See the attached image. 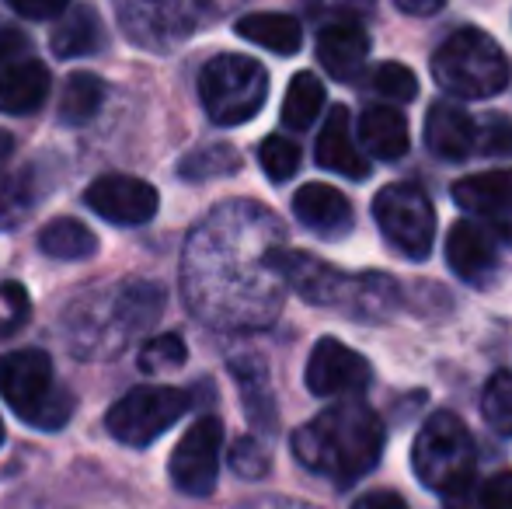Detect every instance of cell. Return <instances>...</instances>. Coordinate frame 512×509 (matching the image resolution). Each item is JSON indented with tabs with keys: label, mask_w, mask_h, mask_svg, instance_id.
<instances>
[{
	"label": "cell",
	"mask_w": 512,
	"mask_h": 509,
	"mask_svg": "<svg viewBox=\"0 0 512 509\" xmlns=\"http://www.w3.org/2000/svg\"><path fill=\"white\" fill-rule=\"evenodd\" d=\"M279 224L248 203L223 206L185 248V300L209 325L255 328L276 318L283 276L272 269Z\"/></svg>",
	"instance_id": "6da1fadb"
},
{
	"label": "cell",
	"mask_w": 512,
	"mask_h": 509,
	"mask_svg": "<svg viewBox=\"0 0 512 509\" xmlns=\"http://www.w3.org/2000/svg\"><path fill=\"white\" fill-rule=\"evenodd\" d=\"M293 454L307 471H317L335 485H352L380 464L384 422L363 401H338L293 433Z\"/></svg>",
	"instance_id": "7a4b0ae2"
},
{
	"label": "cell",
	"mask_w": 512,
	"mask_h": 509,
	"mask_svg": "<svg viewBox=\"0 0 512 509\" xmlns=\"http://www.w3.org/2000/svg\"><path fill=\"white\" fill-rule=\"evenodd\" d=\"M161 307L164 290L147 279H129L115 290H91L70 304L63 318L67 342L81 356H115L129 335L154 325Z\"/></svg>",
	"instance_id": "3957f363"
},
{
	"label": "cell",
	"mask_w": 512,
	"mask_h": 509,
	"mask_svg": "<svg viewBox=\"0 0 512 509\" xmlns=\"http://www.w3.org/2000/svg\"><path fill=\"white\" fill-rule=\"evenodd\" d=\"M0 398L35 429H63L74 415V394L56 377L42 349H14L0 356Z\"/></svg>",
	"instance_id": "277c9868"
},
{
	"label": "cell",
	"mask_w": 512,
	"mask_h": 509,
	"mask_svg": "<svg viewBox=\"0 0 512 509\" xmlns=\"http://www.w3.org/2000/svg\"><path fill=\"white\" fill-rule=\"evenodd\" d=\"M432 77L450 95L478 102L499 95L509 84V60L488 32L460 28L432 53Z\"/></svg>",
	"instance_id": "5b68a950"
},
{
	"label": "cell",
	"mask_w": 512,
	"mask_h": 509,
	"mask_svg": "<svg viewBox=\"0 0 512 509\" xmlns=\"http://www.w3.org/2000/svg\"><path fill=\"white\" fill-rule=\"evenodd\" d=\"M411 468L425 489L439 496H460L471 489L474 468H478V450L474 436L453 412H436L415 436L411 450Z\"/></svg>",
	"instance_id": "8992f818"
},
{
	"label": "cell",
	"mask_w": 512,
	"mask_h": 509,
	"mask_svg": "<svg viewBox=\"0 0 512 509\" xmlns=\"http://www.w3.org/2000/svg\"><path fill=\"white\" fill-rule=\"evenodd\" d=\"M269 95V74L258 60L223 53L199 74V98L216 126H241L255 119Z\"/></svg>",
	"instance_id": "52a82bcc"
},
{
	"label": "cell",
	"mask_w": 512,
	"mask_h": 509,
	"mask_svg": "<svg viewBox=\"0 0 512 509\" xmlns=\"http://www.w3.org/2000/svg\"><path fill=\"white\" fill-rule=\"evenodd\" d=\"M189 412V394L178 387H133L105 415V429L126 447H150Z\"/></svg>",
	"instance_id": "ba28073f"
},
{
	"label": "cell",
	"mask_w": 512,
	"mask_h": 509,
	"mask_svg": "<svg viewBox=\"0 0 512 509\" xmlns=\"http://www.w3.org/2000/svg\"><path fill=\"white\" fill-rule=\"evenodd\" d=\"M373 217H377L380 234L387 245H394L408 258H425L432 252V238H436V210H432L429 196L418 185L398 182L387 185L373 199Z\"/></svg>",
	"instance_id": "9c48e42d"
},
{
	"label": "cell",
	"mask_w": 512,
	"mask_h": 509,
	"mask_svg": "<svg viewBox=\"0 0 512 509\" xmlns=\"http://www.w3.org/2000/svg\"><path fill=\"white\" fill-rule=\"evenodd\" d=\"M272 269L283 276V283L290 290H297L307 304L321 307H356L363 311V293H366V276L352 279L345 272H338L335 265L321 262V258L307 252H286L276 248L272 252Z\"/></svg>",
	"instance_id": "30bf717a"
},
{
	"label": "cell",
	"mask_w": 512,
	"mask_h": 509,
	"mask_svg": "<svg viewBox=\"0 0 512 509\" xmlns=\"http://www.w3.org/2000/svg\"><path fill=\"white\" fill-rule=\"evenodd\" d=\"M115 18L143 49H171L199 25L196 0H115Z\"/></svg>",
	"instance_id": "8fae6325"
},
{
	"label": "cell",
	"mask_w": 512,
	"mask_h": 509,
	"mask_svg": "<svg viewBox=\"0 0 512 509\" xmlns=\"http://www.w3.org/2000/svg\"><path fill=\"white\" fill-rule=\"evenodd\" d=\"M220 450L223 422L216 415H203L199 422H192L168 461L175 489L185 496H209L216 489V475H220Z\"/></svg>",
	"instance_id": "7c38bea8"
},
{
	"label": "cell",
	"mask_w": 512,
	"mask_h": 509,
	"mask_svg": "<svg viewBox=\"0 0 512 509\" xmlns=\"http://www.w3.org/2000/svg\"><path fill=\"white\" fill-rule=\"evenodd\" d=\"M307 387L317 398H338V394H359L373 381V370L366 356L342 346L338 339H321L307 360Z\"/></svg>",
	"instance_id": "4fadbf2b"
},
{
	"label": "cell",
	"mask_w": 512,
	"mask_h": 509,
	"mask_svg": "<svg viewBox=\"0 0 512 509\" xmlns=\"http://www.w3.org/2000/svg\"><path fill=\"white\" fill-rule=\"evenodd\" d=\"M84 203L108 224L119 227H140L150 224L157 213V192L143 178L133 175H102L88 185Z\"/></svg>",
	"instance_id": "5bb4252c"
},
{
	"label": "cell",
	"mask_w": 512,
	"mask_h": 509,
	"mask_svg": "<svg viewBox=\"0 0 512 509\" xmlns=\"http://www.w3.org/2000/svg\"><path fill=\"white\" fill-rule=\"evenodd\" d=\"M446 262L464 283L485 286L499 269V245L495 238L474 220H457L446 238Z\"/></svg>",
	"instance_id": "9a60e30c"
},
{
	"label": "cell",
	"mask_w": 512,
	"mask_h": 509,
	"mask_svg": "<svg viewBox=\"0 0 512 509\" xmlns=\"http://www.w3.org/2000/svg\"><path fill=\"white\" fill-rule=\"evenodd\" d=\"M293 217L307 227L310 234L324 241H338L352 231V203L335 189V185L310 182L300 185L293 196Z\"/></svg>",
	"instance_id": "2e32d148"
},
{
	"label": "cell",
	"mask_w": 512,
	"mask_h": 509,
	"mask_svg": "<svg viewBox=\"0 0 512 509\" xmlns=\"http://www.w3.org/2000/svg\"><path fill=\"white\" fill-rule=\"evenodd\" d=\"M317 60L338 81H359L370 60V35L356 21H335L317 35Z\"/></svg>",
	"instance_id": "e0dca14e"
},
{
	"label": "cell",
	"mask_w": 512,
	"mask_h": 509,
	"mask_svg": "<svg viewBox=\"0 0 512 509\" xmlns=\"http://www.w3.org/2000/svg\"><path fill=\"white\" fill-rule=\"evenodd\" d=\"M425 147L439 161H464L478 150V123L460 105L436 102L425 116Z\"/></svg>",
	"instance_id": "ac0fdd59"
},
{
	"label": "cell",
	"mask_w": 512,
	"mask_h": 509,
	"mask_svg": "<svg viewBox=\"0 0 512 509\" xmlns=\"http://www.w3.org/2000/svg\"><path fill=\"white\" fill-rule=\"evenodd\" d=\"M314 157L324 171L356 178V182L359 178H366L370 161H366L363 150H359L356 140H352V119H349V109H345V105H335V109L328 112L321 133H317Z\"/></svg>",
	"instance_id": "d6986e66"
},
{
	"label": "cell",
	"mask_w": 512,
	"mask_h": 509,
	"mask_svg": "<svg viewBox=\"0 0 512 509\" xmlns=\"http://www.w3.org/2000/svg\"><path fill=\"white\" fill-rule=\"evenodd\" d=\"M49 70L39 60H14L0 67V112L4 116H28L42 109L49 98Z\"/></svg>",
	"instance_id": "ffe728a7"
},
{
	"label": "cell",
	"mask_w": 512,
	"mask_h": 509,
	"mask_svg": "<svg viewBox=\"0 0 512 509\" xmlns=\"http://www.w3.org/2000/svg\"><path fill=\"white\" fill-rule=\"evenodd\" d=\"M453 199H457L460 210L474 213V217H506V213H512V168L460 178L453 185Z\"/></svg>",
	"instance_id": "44dd1931"
},
{
	"label": "cell",
	"mask_w": 512,
	"mask_h": 509,
	"mask_svg": "<svg viewBox=\"0 0 512 509\" xmlns=\"http://www.w3.org/2000/svg\"><path fill=\"white\" fill-rule=\"evenodd\" d=\"M359 140H363V147L377 161H398V157L408 154L405 116L398 109H387V105L366 109L363 119H359Z\"/></svg>",
	"instance_id": "7402d4cb"
},
{
	"label": "cell",
	"mask_w": 512,
	"mask_h": 509,
	"mask_svg": "<svg viewBox=\"0 0 512 509\" xmlns=\"http://www.w3.org/2000/svg\"><path fill=\"white\" fill-rule=\"evenodd\" d=\"M237 35L279 56H293L304 46V28H300V21L290 18V14H276V11L244 14V18L237 21Z\"/></svg>",
	"instance_id": "603a6c76"
},
{
	"label": "cell",
	"mask_w": 512,
	"mask_h": 509,
	"mask_svg": "<svg viewBox=\"0 0 512 509\" xmlns=\"http://www.w3.org/2000/svg\"><path fill=\"white\" fill-rule=\"evenodd\" d=\"M102 46V18L91 4H70L53 28V53L63 60L88 56Z\"/></svg>",
	"instance_id": "cb8c5ba5"
},
{
	"label": "cell",
	"mask_w": 512,
	"mask_h": 509,
	"mask_svg": "<svg viewBox=\"0 0 512 509\" xmlns=\"http://www.w3.org/2000/svg\"><path fill=\"white\" fill-rule=\"evenodd\" d=\"M39 203H42V178L35 168L0 175V231H11L21 220H28Z\"/></svg>",
	"instance_id": "d4e9b609"
},
{
	"label": "cell",
	"mask_w": 512,
	"mask_h": 509,
	"mask_svg": "<svg viewBox=\"0 0 512 509\" xmlns=\"http://www.w3.org/2000/svg\"><path fill=\"white\" fill-rule=\"evenodd\" d=\"M105 102V81L98 74H88V70H77V74L67 77L60 91V105H56V116H60L63 126H84L98 116Z\"/></svg>",
	"instance_id": "484cf974"
},
{
	"label": "cell",
	"mask_w": 512,
	"mask_h": 509,
	"mask_svg": "<svg viewBox=\"0 0 512 509\" xmlns=\"http://www.w3.org/2000/svg\"><path fill=\"white\" fill-rule=\"evenodd\" d=\"M39 248L60 262H81L98 252V238L74 217H56L39 231Z\"/></svg>",
	"instance_id": "4316f807"
},
{
	"label": "cell",
	"mask_w": 512,
	"mask_h": 509,
	"mask_svg": "<svg viewBox=\"0 0 512 509\" xmlns=\"http://www.w3.org/2000/svg\"><path fill=\"white\" fill-rule=\"evenodd\" d=\"M324 109V84L310 70H300L283 98V123L290 129H310Z\"/></svg>",
	"instance_id": "83f0119b"
},
{
	"label": "cell",
	"mask_w": 512,
	"mask_h": 509,
	"mask_svg": "<svg viewBox=\"0 0 512 509\" xmlns=\"http://www.w3.org/2000/svg\"><path fill=\"white\" fill-rule=\"evenodd\" d=\"M237 168H241L237 150H230L227 143H209V147H199V150H192L189 157H182L178 175H182L185 182H209V178L234 175Z\"/></svg>",
	"instance_id": "f1b7e54d"
},
{
	"label": "cell",
	"mask_w": 512,
	"mask_h": 509,
	"mask_svg": "<svg viewBox=\"0 0 512 509\" xmlns=\"http://www.w3.org/2000/svg\"><path fill=\"white\" fill-rule=\"evenodd\" d=\"M258 164H262V171L269 175V182H286V178H293L300 168V147L293 140H286V136L272 133V136H265L262 147H258Z\"/></svg>",
	"instance_id": "f546056e"
},
{
	"label": "cell",
	"mask_w": 512,
	"mask_h": 509,
	"mask_svg": "<svg viewBox=\"0 0 512 509\" xmlns=\"http://www.w3.org/2000/svg\"><path fill=\"white\" fill-rule=\"evenodd\" d=\"M234 374H237V381H241L244 405H248L251 419H255L258 426L272 429V426H276V412H272V398H269V387H265L262 367H255V363H251V367L244 370V363H237Z\"/></svg>",
	"instance_id": "4dcf8cb0"
},
{
	"label": "cell",
	"mask_w": 512,
	"mask_h": 509,
	"mask_svg": "<svg viewBox=\"0 0 512 509\" xmlns=\"http://www.w3.org/2000/svg\"><path fill=\"white\" fill-rule=\"evenodd\" d=\"M481 415L495 433H512V374H495L481 391Z\"/></svg>",
	"instance_id": "1f68e13d"
},
{
	"label": "cell",
	"mask_w": 512,
	"mask_h": 509,
	"mask_svg": "<svg viewBox=\"0 0 512 509\" xmlns=\"http://www.w3.org/2000/svg\"><path fill=\"white\" fill-rule=\"evenodd\" d=\"M185 342L178 335H157L140 349V370L154 374V370H175L185 363Z\"/></svg>",
	"instance_id": "d6a6232c"
},
{
	"label": "cell",
	"mask_w": 512,
	"mask_h": 509,
	"mask_svg": "<svg viewBox=\"0 0 512 509\" xmlns=\"http://www.w3.org/2000/svg\"><path fill=\"white\" fill-rule=\"evenodd\" d=\"M373 88L391 102H411L418 95V77L405 63H380L377 74H373Z\"/></svg>",
	"instance_id": "836d02e7"
},
{
	"label": "cell",
	"mask_w": 512,
	"mask_h": 509,
	"mask_svg": "<svg viewBox=\"0 0 512 509\" xmlns=\"http://www.w3.org/2000/svg\"><path fill=\"white\" fill-rule=\"evenodd\" d=\"M28 293L21 283H0V339L14 335L28 321Z\"/></svg>",
	"instance_id": "e575fe53"
},
{
	"label": "cell",
	"mask_w": 512,
	"mask_h": 509,
	"mask_svg": "<svg viewBox=\"0 0 512 509\" xmlns=\"http://www.w3.org/2000/svg\"><path fill=\"white\" fill-rule=\"evenodd\" d=\"M478 147L488 157H512V119L502 112H492L478 126Z\"/></svg>",
	"instance_id": "d590c367"
},
{
	"label": "cell",
	"mask_w": 512,
	"mask_h": 509,
	"mask_svg": "<svg viewBox=\"0 0 512 509\" xmlns=\"http://www.w3.org/2000/svg\"><path fill=\"white\" fill-rule=\"evenodd\" d=\"M230 468L241 478H262L269 471V454L255 440H237L230 450Z\"/></svg>",
	"instance_id": "8d00e7d4"
},
{
	"label": "cell",
	"mask_w": 512,
	"mask_h": 509,
	"mask_svg": "<svg viewBox=\"0 0 512 509\" xmlns=\"http://www.w3.org/2000/svg\"><path fill=\"white\" fill-rule=\"evenodd\" d=\"M478 509H512V471H499L478 489Z\"/></svg>",
	"instance_id": "74e56055"
},
{
	"label": "cell",
	"mask_w": 512,
	"mask_h": 509,
	"mask_svg": "<svg viewBox=\"0 0 512 509\" xmlns=\"http://www.w3.org/2000/svg\"><path fill=\"white\" fill-rule=\"evenodd\" d=\"M32 53V39H28L25 32H21L14 21H7L4 14H0V63H14L21 60V56Z\"/></svg>",
	"instance_id": "f35d334b"
},
{
	"label": "cell",
	"mask_w": 512,
	"mask_h": 509,
	"mask_svg": "<svg viewBox=\"0 0 512 509\" xmlns=\"http://www.w3.org/2000/svg\"><path fill=\"white\" fill-rule=\"evenodd\" d=\"M11 11H18L21 18H35V21H46L56 18L70 7V0H4Z\"/></svg>",
	"instance_id": "ab89813d"
},
{
	"label": "cell",
	"mask_w": 512,
	"mask_h": 509,
	"mask_svg": "<svg viewBox=\"0 0 512 509\" xmlns=\"http://www.w3.org/2000/svg\"><path fill=\"white\" fill-rule=\"evenodd\" d=\"M352 509H408V503L398 496V492L377 489V492H366V496H359Z\"/></svg>",
	"instance_id": "60d3db41"
},
{
	"label": "cell",
	"mask_w": 512,
	"mask_h": 509,
	"mask_svg": "<svg viewBox=\"0 0 512 509\" xmlns=\"http://www.w3.org/2000/svg\"><path fill=\"white\" fill-rule=\"evenodd\" d=\"M405 14H415V18H425V14H436L443 7V0H394Z\"/></svg>",
	"instance_id": "b9f144b4"
},
{
	"label": "cell",
	"mask_w": 512,
	"mask_h": 509,
	"mask_svg": "<svg viewBox=\"0 0 512 509\" xmlns=\"http://www.w3.org/2000/svg\"><path fill=\"white\" fill-rule=\"evenodd\" d=\"M14 154V136L7 133V129H0V168H4V161Z\"/></svg>",
	"instance_id": "7bdbcfd3"
},
{
	"label": "cell",
	"mask_w": 512,
	"mask_h": 509,
	"mask_svg": "<svg viewBox=\"0 0 512 509\" xmlns=\"http://www.w3.org/2000/svg\"><path fill=\"white\" fill-rule=\"evenodd\" d=\"M0 443H4V422H0Z\"/></svg>",
	"instance_id": "ee69618b"
}]
</instances>
